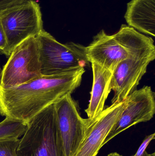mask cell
I'll use <instances>...</instances> for the list:
<instances>
[{"label": "cell", "instance_id": "1", "mask_svg": "<svg viewBox=\"0 0 155 156\" xmlns=\"http://www.w3.org/2000/svg\"><path fill=\"white\" fill-rule=\"evenodd\" d=\"M84 68L42 76L8 89L0 88V114L28 122L81 85Z\"/></svg>", "mask_w": 155, "mask_h": 156}, {"label": "cell", "instance_id": "2", "mask_svg": "<svg viewBox=\"0 0 155 156\" xmlns=\"http://www.w3.org/2000/svg\"><path fill=\"white\" fill-rule=\"evenodd\" d=\"M153 48L152 37L123 24L119 31L112 35L104 30L100 31L85 47V53L89 63L97 64L113 72L121 61Z\"/></svg>", "mask_w": 155, "mask_h": 156}, {"label": "cell", "instance_id": "3", "mask_svg": "<svg viewBox=\"0 0 155 156\" xmlns=\"http://www.w3.org/2000/svg\"><path fill=\"white\" fill-rule=\"evenodd\" d=\"M16 156H66L54 104L27 122Z\"/></svg>", "mask_w": 155, "mask_h": 156}, {"label": "cell", "instance_id": "4", "mask_svg": "<svg viewBox=\"0 0 155 156\" xmlns=\"http://www.w3.org/2000/svg\"><path fill=\"white\" fill-rule=\"evenodd\" d=\"M42 76L59 75L89 65L85 47L73 42L62 44L43 30L37 37Z\"/></svg>", "mask_w": 155, "mask_h": 156}, {"label": "cell", "instance_id": "5", "mask_svg": "<svg viewBox=\"0 0 155 156\" xmlns=\"http://www.w3.org/2000/svg\"><path fill=\"white\" fill-rule=\"evenodd\" d=\"M0 17L7 42L2 54L6 56L23 41L37 36L44 30L40 5L33 0H27Z\"/></svg>", "mask_w": 155, "mask_h": 156}, {"label": "cell", "instance_id": "6", "mask_svg": "<svg viewBox=\"0 0 155 156\" xmlns=\"http://www.w3.org/2000/svg\"><path fill=\"white\" fill-rule=\"evenodd\" d=\"M36 37L27 38L14 48L2 69L0 88L10 89L42 76Z\"/></svg>", "mask_w": 155, "mask_h": 156}, {"label": "cell", "instance_id": "7", "mask_svg": "<svg viewBox=\"0 0 155 156\" xmlns=\"http://www.w3.org/2000/svg\"><path fill=\"white\" fill-rule=\"evenodd\" d=\"M54 105L65 156H75L87 135L91 119L81 117L71 94H66Z\"/></svg>", "mask_w": 155, "mask_h": 156}, {"label": "cell", "instance_id": "8", "mask_svg": "<svg viewBox=\"0 0 155 156\" xmlns=\"http://www.w3.org/2000/svg\"><path fill=\"white\" fill-rule=\"evenodd\" d=\"M155 58V48H153L125 59L116 66L109 85V90L114 93L112 104L123 101L137 90L148 65Z\"/></svg>", "mask_w": 155, "mask_h": 156}, {"label": "cell", "instance_id": "9", "mask_svg": "<svg viewBox=\"0 0 155 156\" xmlns=\"http://www.w3.org/2000/svg\"><path fill=\"white\" fill-rule=\"evenodd\" d=\"M123 112L106 138L103 146L131 126L150 121L155 113V93L150 86L136 90L124 100Z\"/></svg>", "mask_w": 155, "mask_h": 156}, {"label": "cell", "instance_id": "10", "mask_svg": "<svg viewBox=\"0 0 155 156\" xmlns=\"http://www.w3.org/2000/svg\"><path fill=\"white\" fill-rule=\"evenodd\" d=\"M124 101L105 108L99 115L91 119L87 135L75 156H96L107 135L121 115Z\"/></svg>", "mask_w": 155, "mask_h": 156}, {"label": "cell", "instance_id": "11", "mask_svg": "<svg viewBox=\"0 0 155 156\" xmlns=\"http://www.w3.org/2000/svg\"><path fill=\"white\" fill-rule=\"evenodd\" d=\"M92 64L93 82L91 98L85 112L88 118L93 119L105 109V104L109 94V85L113 72L103 67Z\"/></svg>", "mask_w": 155, "mask_h": 156}, {"label": "cell", "instance_id": "12", "mask_svg": "<svg viewBox=\"0 0 155 156\" xmlns=\"http://www.w3.org/2000/svg\"><path fill=\"white\" fill-rule=\"evenodd\" d=\"M125 18L129 26L154 37L155 0H132Z\"/></svg>", "mask_w": 155, "mask_h": 156}, {"label": "cell", "instance_id": "13", "mask_svg": "<svg viewBox=\"0 0 155 156\" xmlns=\"http://www.w3.org/2000/svg\"><path fill=\"white\" fill-rule=\"evenodd\" d=\"M27 122L9 117L0 122V140L19 138L23 135L27 128Z\"/></svg>", "mask_w": 155, "mask_h": 156}, {"label": "cell", "instance_id": "14", "mask_svg": "<svg viewBox=\"0 0 155 156\" xmlns=\"http://www.w3.org/2000/svg\"><path fill=\"white\" fill-rule=\"evenodd\" d=\"M20 139L7 138L0 140V156H16V150Z\"/></svg>", "mask_w": 155, "mask_h": 156}, {"label": "cell", "instance_id": "15", "mask_svg": "<svg viewBox=\"0 0 155 156\" xmlns=\"http://www.w3.org/2000/svg\"><path fill=\"white\" fill-rule=\"evenodd\" d=\"M27 0H0V16L19 6Z\"/></svg>", "mask_w": 155, "mask_h": 156}, {"label": "cell", "instance_id": "16", "mask_svg": "<svg viewBox=\"0 0 155 156\" xmlns=\"http://www.w3.org/2000/svg\"><path fill=\"white\" fill-rule=\"evenodd\" d=\"M155 133L152 134L147 136L138 148L137 152L132 156H152V154H149L147 152L146 149L152 140L155 139Z\"/></svg>", "mask_w": 155, "mask_h": 156}, {"label": "cell", "instance_id": "17", "mask_svg": "<svg viewBox=\"0 0 155 156\" xmlns=\"http://www.w3.org/2000/svg\"><path fill=\"white\" fill-rule=\"evenodd\" d=\"M7 42H6V36L3 27L0 17V52L1 53L3 52L6 48Z\"/></svg>", "mask_w": 155, "mask_h": 156}, {"label": "cell", "instance_id": "18", "mask_svg": "<svg viewBox=\"0 0 155 156\" xmlns=\"http://www.w3.org/2000/svg\"><path fill=\"white\" fill-rule=\"evenodd\" d=\"M107 156H123L122 155L118 153H112L111 154H109Z\"/></svg>", "mask_w": 155, "mask_h": 156}, {"label": "cell", "instance_id": "19", "mask_svg": "<svg viewBox=\"0 0 155 156\" xmlns=\"http://www.w3.org/2000/svg\"><path fill=\"white\" fill-rule=\"evenodd\" d=\"M2 69H1V66H0V85H1V75H2Z\"/></svg>", "mask_w": 155, "mask_h": 156}, {"label": "cell", "instance_id": "20", "mask_svg": "<svg viewBox=\"0 0 155 156\" xmlns=\"http://www.w3.org/2000/svg\"><path fill=\"white\" fill-rule=\"evenodd\" d=\"M152 156H155V153H154L152 154Z\"/></svg>", "mask_w": 155, "mask_h": 156}]
</instances>
